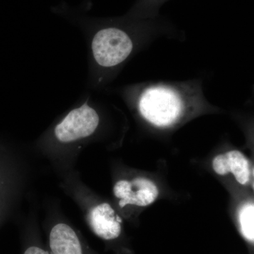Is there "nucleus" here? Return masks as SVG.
Returning <instances> with one entry per match:
<instances>
[{"mask_svg":"<svg viewBox=\"0 0 254 254\" xmlns=\"http://www.w3.org/2000/svg\"><path fill=\"white\" fill-rule=\"evenodd\" d=\"M185 108V101L181 95L165 86L147 88L138 102L142 117L158 127H168L176 123L183 115Z\"/></svg>","mask_w":254,"mask_h":254,"instance_id":"obj_1","label":"nucleus"},{"mask_svg":"<svg viewBox=\"0 0 254 254\" xmlns=\"http://www.w3.org/2000/svg\"><path fill=\"white\" fill-rule=\"evenodd\" d=\"M167 0H138L133 14L136 16H144L146 15H151L156 12L158 8L165 2Z\"/></svg>","mask_w":254,"mask_h":254,"instance_id":"obj_9","label":"nucleus"},{"mask_svg":"<svg viewBox=\"0 0 254 254\" xmlns=\"http://www.w3.org/2000/svg\"><path fill=\"white\" fill-rule=\"evenodd\" d=\"M99 122L97 112L85 103L79 108L71 110L57 125L55 136L63 143H70L86 138L94 133Z\"/></svg>","mask_w":254,"mask_h":254,"instance_id":"obj_3","label":"nucleus"},{"mask_svg":"<svg viewBox=\"0 0 254 254\" xmlns=\"http://www.w3.org/2000/svg\"><path fill=\"white\" fill-rule=\"evenodd\" d=\"M24 254H49L39 247H31L25 252Z\"/></svg>","mask_w":254,"mask_h":254,"instance_id":"obj_10","label":"nucleus"},{"mask_svg":"<svg viewBox=\"0 0 254 254\" xmlns=\"http://www.w3.org/2000/svg\"><path fill=\"white\" fill-rule=\"evenodd\" d=\"M254 205L250 203L244 205L239 213L240 230L243 236L250 242H254Z\"/></svg>","mask_w":254,"mask_h":254,"instance_id":"obj_8","label":"nucleus"},{"mask_svg":"<svg viewBox=\"0 0 254 254\" xmlns=\"http://www.w3.org/2000/svg\"><path fill=\"white\" fill-rule=\"evenodd\" d=\"M88 220L93 232L103 240H114L121 234V219L108 203H101L92 209Z\"/></svg>","mask_w":254,"mask_h":254,"instance_id":"obj_5","label":"nucleus"},{"mask_svg":"<svg viewBox=\"0 0 254 254\" xmlns=\"http://www.w3.org/2000/svg\"><path fill=\"white\" fill-rule=\"evenodd\" d=\"M113 191L123 207L126 205L148 206L154 203L159 195L157 185L145 177H136L131 181L120 180L115 184Z\"/></svg>","mask_w":254,"mask_h":254,"instance_id":"obj_4","label":"nucleus"},{"mask_svg":"<svg viewBox=\"0 0 254 254\" xmlns=\"http://www.w3.org/2000/svg\"><path fill=\"white\" fill-rule=\"evenodd\" d=\"M50 246L53 254H82L76 232L66 224L55 225L50 232Z\"/></svg>","mask_w":254,"mask_h":254,"instance_id":"obj_7","label":"nucleus"},{"mask_svg":"<svg viewBox=\"0 0 254 254\" xmlns=\"http://www.w3.org/2000/svg\"><path fill=\"white\" fill-rule=\"evenodd\" d=\"M212 166L215 173L221 176L232 174L240 185H246L250 182V163L247 157L239 150H230L217 155L213 159Z\"/></svg>","mask_w":254,"mask_h":254,"instance_id":"obj_6","label":"nucleus"},{"mask_svg":"<svg viewBox=\"0 0 254 254\" xmlns=\"http://www.w3.org/2000/svg\"><path fill=\"white\" fill-rule=\"evenodd\" d=\"M91 48L95 61L99 66L114 67L129 56L133 50V42L123 28L108 26L95 33Z\"/></svg>","mask_w":254,"mask_h":254,"instance_id":"obj_2","label":"nucleus"}]
</instances>
